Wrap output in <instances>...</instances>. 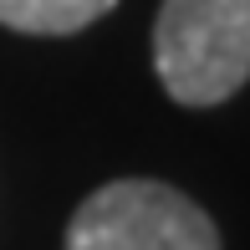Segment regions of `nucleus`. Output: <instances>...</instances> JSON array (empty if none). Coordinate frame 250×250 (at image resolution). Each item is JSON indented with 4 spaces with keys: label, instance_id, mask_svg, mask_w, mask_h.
<instances>
[{
    "label": "nucleus",
    "instance_id": "obj_1",
    "mask_svg": "<svg viewBox=\"0 0 250 250\" xmlns=\"http://www.w3.org/2000/svg\"><path fill=\"white\" fill-rule=\"evenodd\" d=\"M153 72L184 107H214L250 82V0H164Z\"/></svg>",
    "mask_w": 250,
    "mask_h": 250
},
{
    "label": "nucleus",
    "instance_id": "obj_3",
    "mask_svg": "<svg viewBox=\"0 0 250 250\" xmlns=\"http://www.w3.org/2000/svg\"><path fill=\"white\" fill-rule=\"evenodd\" d=\"M118 0H0V26L26 36H72L102 21Z\"/></svg>",
    "mask_w": 250,
    "mask_h": 250
},
{
    "label": "nucleus",
    "instance_id": "obj_2",
    "mask_svg": "<svg viewBox=\"0 0 250 250\" xmlns=\"http://www.w3.org/2000/svg\"><path fill=\"white\" fill-rule=\"evenodd\" d=\"M66 250H220V230L174 184L118 179L72 214Z\"/></svg>",
    "mask_w": 250,
    "mask_h": 250
}]
</instances>
